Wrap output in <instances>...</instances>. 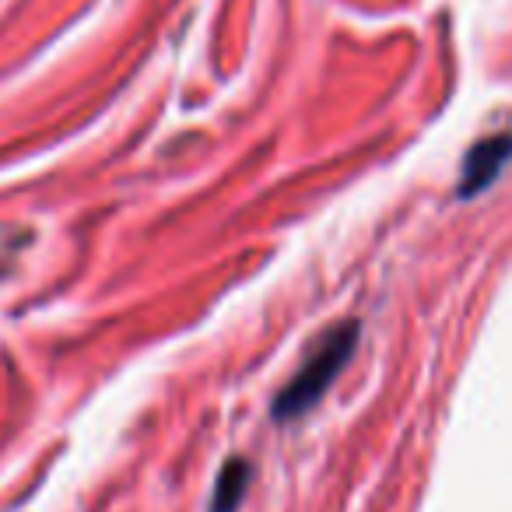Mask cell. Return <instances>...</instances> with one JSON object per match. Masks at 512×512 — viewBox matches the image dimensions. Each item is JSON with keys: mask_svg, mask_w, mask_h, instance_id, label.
<instances>
[{"mask_svg": "<svg viewBox=\"0 0 512 512\" xmlns=\"http://www.w3.org/2000/svg\"><path fill=\"white\" fill-rule=\"evenodd\" d=\"M355 344H358V323L355 320H344L334 323L330 330H323L316 337L313 351L306 355L302 369L292 376V383L278 393L274 400V418L278 421H292L302 418L309 407L320 404V397L330 390L341 369L348 365V358L355 355Z\"/></svg>", "mask_w": 512, "mask_h": 512, "instance_id": "obj_1", "label": "cell"}, {"mask_svg": "<svg viewBox=\"0 0 512 512\" xmlns=\"http://www.w3.org/2000/svg\"><path fill=\"white\" fill-rule=\"evenodd\" d=\"M512 158V137L502 134L495 141H484L481 148L470 151L467 165H463V183H460V193L463 197H474L477 190L491 183V179L502 172V165Z\"/></svg>", "mask_w": 512, "mask_h": 512, "instance_id": "obj_2", "label": "cell"}, {"mask_svg": "<svg viewBox=\"0 0 512 512\" xmlns=\"http://www.w3.org/2000/svg\"><path fill=\"white\" fill-rule=\"evenodd\" d=\"M249 477H253V467L242 456H232V460L221 467L218 481H214V495H211V512H239L242 498H246Z\"/></svg>", "mask_w": 512, "mask_h": 512, "instance_id": "obj_3", "label": "cell"}]
</instances>
